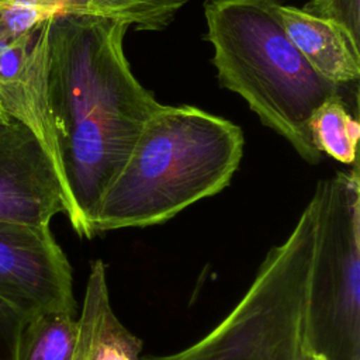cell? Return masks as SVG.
I'll return each mask as SVG.
<instances>
[{
	"mask_svg": "<svg viewBox=\"0 0 360 360\" xmlns=\"http://www.w3.org/2000/svg\"><path fill=\"white\" fill-rule=\"evenodd\" d=\"M79 335L72 360H141L142 342L124 326L110 304L105 266L94 260L77 319Z\"/></svg>",
	"mask_w": 360,
	"mask_h": 360,
	"instance_id": "30bf717a",
	"label": "cell"
},
{
	"mask_svg": "<svg viewBox=\"0 0 360 360\" xmlns=\"http://www.w3.org/2000/svg\"><path fill=\"white\" fill-rule=\"evenodd\" d=\"M302 10L312 15L336 22L356 44H359L360 0H309Z\"/></svg>",
	"mask_w": 360,
	"mask_h": 360,
	"instance_id": "5bb4252c",
	"label": "cell"
},
{
	"mask_svg": "<svg viewBox=\"0 0 360 360\" xmlns=\"http://www.w3.org/2000/svg\"><path fill=\"white\" fill-rule=\"evenodd\" d=\"M0 297L27 315L76 312L72 269L49 226L0 221Z\"/></svg>",
	"mask_w": 360,
	"mask_h": 360,
	"instance_id": "8992f818",
	"label": "cell"
},
{
	"mask_svg": "<svg viewBox=\"0 0 360 360\" xmlns=\"http://www.w3.org/2000/svg\"><path fill=\"white\" fill-rule=\"evenodd\" d=\"M315 240L307 204L288 238L266 255L249 290L228 316L187 349L141 360H314L305 307Z\"/></svg>",
	"mask_w": 360,
	"mask_h": 360,
	"instance_id": "277c9868",
	"label": "cell"
},
{
	"mask_svg": "<svg viewBox=\"0 0 360 360\" xmlns=\"http://www.w3.org/2000/svg\"><path fill=\"white\" fill-rule=\"evenodd\" d=\"M27 314L0 297V360H15L17 340Z\"/></svg>",
	"mask_w": 360,
	"mask_h": 360,
	"instance_id": "9a60e30c",
	"label": "cell"
},
{
	"mask_svg": "<svg viewBox=\"0 0 360 360\" xmlns=\"http://www.w3.org/2000/svg\"><path fill=\"white\" fill-rule=\"evenodd\" d=\"M308 129L314 146L321 153L325 152L345 165L356 162L360 127L340 96L329 97L312 112Z\"/></svg>",
	"mask_w": 360,
	"mask_h": 360,
	"instance_id": "7c38bea8",
	"label": "cell"
},
{
	"mask_svg": "<svg viewBox=\"0 0 360 360\" xmlns=\"http://www.w3.org/2000/svg\"><path fill=\"white\" fill-rule=\"evenodd\" d=\"M0 1H3V0H0Z\"/></svg>",
	"mask_w": 360,
	"mask_h": 360,
	"instance_id": "2e32d148",
	"label": "cell"
},
{
	"mask_svg": "<svg viewBox=\"0 0 360 360\" xmlns=\"http://www.w3.org/2000/svg\"><path fill=\"white\" fill-rule=\"evenodd\" d=\"M51 21L52 18L17 35L0 37V101L11 117L27 125L41 141L58 173L68 207L66 183L49 111Z\"/></svg>",
	"mask_w": 360,
	"mask_h": 360,
	"instance_id": "ba28073f",
	"label": "cell"
},
{
	"mask_svg": "<svg viewBox=\"0 0 360 360\" xmlns=\"http://www.w3.org/2000/svg\"><path fill=\"white\" fill-rule=\"evenodd\" d=\"M186 0H73L72 14L118 20L141 31L167 27Z\"/></svg>",
	"mask_w": 360,
	"mask_h": 360,
	"instance_id": "4fadbf2b",
	"label": "cell"
},
{
	"mask_svg": "<svg viewBox=\"0 0 360 360\" xmlns=\"http://www.w3.org/2000/svg\"><path fill=\"white\" fill-rule=\"evenodd\" d=\"M66 212L65 194L38 136L0 101V221L49 226Z\"/></svg>",
	"mask_w": 360,
	"mask_h": 360,
	"instance_id": "52a82bcc",
	"label": "cell"
},
{
	"mask_svg": "<svg viewBox=\"0 0 360 360\" xmlns=\"http://www.w3.org/2000/svg\"><path fill=\"white\" fill-rule=\"evenodd\" d=\"M66 311H38L25 316L15 349V360H72L79 323Z\"/></svg>",
	"mask_w": 360,
	"mask_h": 360,
	"instance_id": "8fae6325",
	"label": "cell"
},
{
	"mask_svg": "<svg viewBox=\"0 0 360 360\" xmlns=\"http://www.w3.org/2000/svg\"><path fill=\"white\" fill-rule=\"evenodd\" d=\"M277 0H205L207 39L219 83L239 94L264 125L316 165L308 122L339 86L321 77L294 46Z\"/></svg>",
	"mask_w": 360,
	"mask_h": 360,
	"instance_id": "3957f363",
	"label": "cell"
},
{
	"mask_svg": "<svg viewBox=\"0 0 360 360\" xmlns=\"http://www.w3.org/2000/svg\"><path fill=\"white\" fill-rule=\"evenodd\" d=\"M278 14L285 34L321 77L336 86L359 79L360 46L340 25L281 3Z\"/></svg>",
	"mask_w": 360,
	"mask_h": 360,
	"instance_id": "9c48e42d",
	"label": "cell"
},
{
	"mask_svg": "<svg viewBox=\"0 0 360 360\" xmlns=\"http://www.w3.org/2000/svg\"><path fill=\"white\" fill-rule=\"evenodd\" d=\"M229 120L193 105H163L142 125L103 191L93 232L162 224L225 188L243 153Z\"/></svg>",
	"mask_w": 360,
	"mask_h": 360,
	"instance_id": "7a4b0ae2",
	"label": "cell"
},
{
	"mask_svg": "<svg viewBox=\"0 0 360 360\" xmlns=\"http://www.w3.org/2000/svg\"><path fill=\"white\" fill-rule=\"evenodd\" d=\"M315 240L305 307L314 360H360V181L347 173L318 183Z\"/></svg>",
	"mask_w": 360,
	"mask_h": 360,
	"instance_id": "5b68a950",
	"label": "cell"
},
{
	"mask_svg": "<svg viewBox=\"0 0 360 360\" xmlns=\"http://www.w3.org/2000/svg\"><path fill=\"white\" fill-rule=\"evenodd\" d=\"M118 20L60 14L49 31V111L66 183V217L93 238L100 197L162 104L132 73Z\"/></svg>",
	"mask_w": 360,
	"mask_h": 360,
	"instance_id": "6da1fadb",
	"label": "cell"
}]
</instances>
